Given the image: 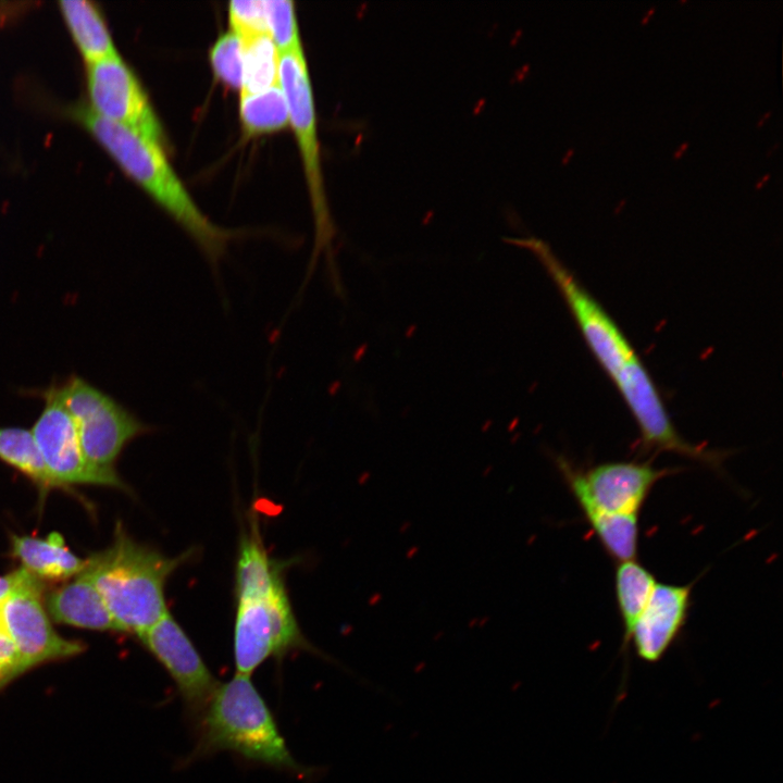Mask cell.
<instances>
[{
	"label": "cell",
	"mask_w": 783,
	"mask_h": 783,
	"mask_svg": "<svg viewBox=\"0 0 783 783\" xmlns=\"http://www.w3.org/2000/svg\"><path fill=\"white\" fill-rule=\"evenodd\" d=\"M505 240L531 251L554 282L594 358L634 418L642 449L673 452L719 469L723 455L693 445L679 434L659 389L627 337L550 246L532 236Z\"/></svg>",
	"instance_id": "1"
},
{
	"label": "cell",
	"mask_w": 783,
	"mask_h": 783,
	"mask_svg": "<svg viewBox=\"0 0 783 783\" xmlns=\"http://www.w3.org/2000/svg\"><path fill=\"white\" fill-rule=\"evenodd\" d=\"M194 551L165 556L133 539L117 522L112 544L87 558L83 572L99 592L120 632L139 635L169 611L165 584Z\"/></svg>",
	"instance_id": "2"
},
{
	"label": "cell",
	"mask_w": 783,
	"mask_h": 783,
	"mask_svg": "<svg viewBox=\"0 0 783 783\" xmlns=\"http://www.w3.org/2000/svg\"><path fill=\"white\" fill-rule=\"evenodd\" d=\"M78 116L120 166L194 238L216 269L228 243L237 237L236 232L213 224L201 212L164 150L140 133L105 120L91 109L78 111Z\"/></svg>",
	"instance_id": "3"
},
{
	"label": "cell",
	"mask_w": 783,
	"mask_h": 783,
	"mask_svg": "<svg viewBox=\"0 0 783 783\" xmlns=\"http://www.w3.org/2000/svg\"><path fill=\"white\" fill-rule=\"evenodd\" d=\"M197 742L182 765L222 750L279 771L306 776L311 769L298 763L275 718L250 675L236 673L220 683L196 724Z\"/></svg>",
	"instance_id": "4"
},
{
	"label": "cell",
	"mask_w": 783,
	"mask_h": 783,
	"mask_svg": "<svg viewBox=\"0 0 783 783\" xmlns=\"http://www.w3.org/2000/svg\"><path fill=\"white\" fill-rule=\"evenodd\" d=\"M278 78L287 101L289 124L303 161L314 219V249L308 272H312L319 256L323 254L337 287V270L333 259L335 226L324 188L314 100L303 51L279 54Z\"/></svg>",
	"instance_id": "5"
},
{
	"label": "cell",
	"mask_w": 783,
	"mask_h": 783,
	"mask_svg": "<svg viewBox=\"0 0 783 783\" xmlns=\"http://www.w3.org/2000/svg\"><path fill=\"white\" fill-rule=\"evenodd\" d=\"M52 387L74 423L85 457L100 469L115 470L123 449L150 432L149 425L80 376Z\"/></svg>",
	"instance_id": "6"
},
{
	"label": "cell",
	"mask_w": 783,
	"mask_h": 783,
	"mask_svg": "<svg viewBox=\"0 0 783 783\" xmlns=\"http://www.w3.org/2000/svg\"><path fill=\"white\" fill-rule=\"evenodd\" d=\"M233 648L236 673L244 675H251L269 658L282 660L293 650L321 655L301 633L286 585L236 600Z\"/></svg>",
	"instance_id": "7"
},
{
	"label": "cell",
	"mask_w": 783,
	"mask_h": 783,
	"mask_svg": "<svg viewBox=\"0 0 783 783\" xmlns=\"http://www.w3.org/2000/svg\"><path fill=\"white\" fill-rule=\"evenodd\" d=\"M40 395L45 406L30 432L53 478L66 492L74 485H99L130 493L115 470L100 469L87 460L74 423L52 385Z\"/></svg>",
	"instance_id": "8"
},
{
	"label": "cell",
	"mask_w": 783,
	"mask_h": 783,
	"mask_svg": "<svg viewBox=\"0 0 783 783\" xmlns=\"http://www.w3.org/2000/svg\"><path fill=\"white\" fill-rule=\"evenodd\" d=\"M44 588V582L29 574L0 601V624L29 669L72 658L86 648L54 630L42 600Z\"/></svg>",
	"instance_id": "9"
},
{
	"label": "cell",
	"mask_w": 783,
	"mask_h": 783,
	"mask_svg": "<svg viewBox=\"0 0 783 783\" xmlns=\"http://www.w3.org/2000/svg\"><path fill=\"white\" fill-rule=\"evenodd\" d=\"M137 636L173 679L185 712L196 725L220 682L170 611Z\"/></svg>",
	"instance_id": "10"
},
{
	"label": "cell",
	"mask_w": 783,
	"mask_h": 783,
	"mask_svg": "<svg viewBox=\"0 0 783 783\" xmlns=\"http://www.w3.org/2000/svg\"><path fill=\"white\" fill-rule=\"evenodd\" d=\"M87 65L90 109L140 133L164 150L167 140L162 125L137 77L120 55Z\"/></svg>",
	"instance_id": "11"
},
{
	"label": "cell",
	"mask_w": 783,
	"mask_h": 783,
	"mask_svg": "<svg viewBox=\"0 0 783 783\" xmlns=\"http://www.w3.org/2000/svg\"><path fill=\"white\" fill-rule=\"evenodd\" d=\"M693 584L656 583L626 646L649 663L658 662L681 634L689 611Z\"/></svg>",
	"instance_id": "12"
},
{
	"label": "cell",
	"mask_w": 783,
	"mask_h": 783,
	"mask_svg": "<svg viewBox=\"0 0 783 783\" xmlns=\"http://www.w3.org/2000/svg\"><path fill=\"white\" fill-rule=\"evenodd\" d=\"M671 473V469H657L649 461H610L583 472L596 505L623 515H638L655 484Z\"/></svg>",
	"instance_id": "13"
},
{
	"label": "cell",
	"mask_w": 783,
	"mask_h": 783,
	"mask_svg": "<svg viewBox=\"0 0 783 783\" xmlns=\"http://www.w3.org/2000/svg\"><path fill=\"white\" fill-rule=\"evenodd\" d=\"M556 465L586 521L607 554L618 562L633 560L638 546V515L614 514L596 505L583 471L564 457H555Z\"/></svg>",
	"instance_id": "14"
},
{
	"label": "cell",
	"mask_w": 783,
	"mask_h": 783,
	"mask_svg": "<svg viewBox=\"0 0 783 783\" xmlns=\"http://www.w3.org/2000/svg\"><path fill=\"white\" fill-rule=\"evenodd\" d=\"M44 604L50 619L57 623L120 632L99 592L84 572L47 593Z\"/></svg>",
	"instance_id": "15"
},
{
	"label": "cell",
	"mask_w": 783,
	"mask_h": 783,
	"mask_svg": "<svg viewBox=\"0 0 783 783\" xmlns=\"http://www.w3.org/2000/svg\"><path fill=\"white\" fill-rule=\"evenodd\" d=\"M10 555L21 562V568L41 581L66 580L87 566V559L75 555L58 532L46 537L11 534Z\"/></svg>",
	"instance_id": "16"
},
{
	"label": "cell",
	"mask_w": 783,
	"mask_h": 783,
	"mask_svg": "<svg viewBox=\"0 0 783 783\" xmlns=\"http://www.w3.org/2000/svg\"><path fill=\"white\" fill-rule=\"evenodd\" d=\"M266 551L258 529L243 534L235 568V597L245 599L269 594L285 585L284 569Z\"/></svg>",
	"instance_id": "17"
},
{
	"label": "cell",
	"mask_w": 783,
	"mask_h": 783,
	"mask_svg": "<svg viewBox=\"0 0 783 783\" xmlns=\"http://www.w3.org/2000/svg\"><path fill=\"white\" fill-rule=\"evenodd\" d=\"M60 10L87 64L119 57L107 25L94 5L84 0L60 1Z\"/></svg>",
	"instance_id": "18"
},
{
	"label": "cell",
	"mask_w": 783,
	"mask_h": 783,
	"mask_svg": "<svg viewBox=\"0 0 783 783\" xmlns=\"http://www.w3.org/2000/svg\"><path fill=\"white\" fill-rule=\"evenodd\" d=\"M0 460L12 467L37 487L41 504L52 489H64L50 474L30 431L0 426Z\"/></svg>",
	"instance_id": "19"
},
{
	"label": "cell",
	"mask_w": 783,
	"mask_h": 783,
	"mask_svg": "<svg viewBox=\"0 0 783 783\" xmlns=\"http://www.w3.org/2000/svg\"><path fill=\"white\" fill-rule=\"evenodd\" d=\"M656 583L652 573L635 559L619 562L614 574V588L623 625L624 645L644 611Z\"/></svg>",
	"instance_id": "20"
},
{
	"label": "cell",
	"mask_w": 783,
	"mask_h": 783,
	"mask_svg": "<svg viewBox=\"0 0 783 783\" xmlns=\"http://www.w3.org/2000/svg\"><path fill=\"white\" fill-rule=\"evenodd\" d=\"M239 113L248 135L281 130L289 124L287 101L279 84L256 94H240Z\"/></svg>",
	"instance_id": "21"
},
{
	"label": "cell",
	"mask_w": 783,
	"mask_h": 783,
	"mask_svg": "<svg viewBox=\"0 0 783 783\" xmlns=\"http://www.w3.org/2000/svg\"><path fill=\"white\" fill-rule=\"evenodd\" d=\"M240 94H256L279 84V53L268 33L243 42Z\"/></svg>",
	"instance_id": "22"
},
{
	"label": "cell",
	"mask_w": 783,
	"mask_h": 783,
	"mask_svg": "<svg viewBox=\"0 0 783 783\" xmlns=\"http://www.w3.org/2000/svg\"><path fill=\"white\" fill-rule=\"evenodd\" d=\"M268 34L279 54L303 51L294 2L290 0L264 1Z\"/></svg>",
	"instance_id": "23"
},
{
	"label": "cell",
	"mask_w": 783,
	"mask_h": 783,
	"mask_svg": "<svg viewBox=\"0 0 783 783\" xmlns=\"http://www.w3.org/2000/svg\"><path fill=\"white\" fill-rule=\"evenodd\" d=\"M210 62L215 76L225 85L241 89L244 47L234 32L221 35L210 49Z\"/></svg>",
	"instance_id": "24"
},
{
	"label": "cell",
	"mask_w": 783,
	"mask_h": 783,
	"mask_svg": "<svg viewBox=\"0 0 783 783\" xmlns=\"http://www.w3.org/2000/svg\"><path fill=\"white\" fill-rule=\"evenodd\" d=\"M228 18L232 32L240 38L241 42L268 33L264 1H231Z\"/></svg>",
	"instance_id": "25"
},
{
	"label": "cell",
	"mask_w": 783,
	"mask_h": 783,
	"mask_svg": "<svg viewBox=\"0 0 783 783\" xmlns=\"http://www.w3.org/2000/svg\"><path fill=\"white\" fill-rule=\"evenodd\" d=\"M27 670L29 668L0 624V691Z\"/></svg>",
	"instance_id": "26"
},
{
	"label": "cell",
	"mask_w": 783,
	"mask_h": 783,
	"mask_svg": "<svg viewBox=\"0 0 783 783\" xmlns=\"http://www.w3.org/2000/svg\"><path fill=\"white\" fill-rule=\"evenodd\" d=\"M30 573L23 568L0 575V601L16 586L23 583Z\"/></svg>",
	"instance_id": "27"
},
{
	"label": "cell",
	"mask_w": 783,
	"mask_h": 783,
	"mask_svg": "<svg viewBox=\"0 0 783 783\" xmlns=\"http://www.w3.org/2000/svg\"><path fill=\"white\" fill-rule=\"evenodd\" d=\"M688 146H689V142H688V141L683 142V144L678 148V150L674 152V157H673V158H674L675 160L680 159V158L683 156V153L687 150Z\"/></svg>",
	"instance_id": "28"
},
{
	"label": "cell",
	"mask_w": 783,
	"mask_h": 783,
	"mask_svg": "<svg viewBox=\"0 0 783 783\" xmlns=\"http://www.w3.org/2000/svg\"><path fill=\"white\" fill-rule=\"evenodd\" d=\"M769 178H770V174L768 173L756 184V186H755L756 189H760Z\"/></svg>",
	"instance_id": "29"
},
{
	"label": "cell",
	"mask_w": 783,
	"mask_h": 783,
	"mask_svg": "<svg viewBox=\"0 0 783 783\" xmlns=\"http://www.w3.org/2000/svg\"><path fill=\"white\" fill-rule=\"evenodd\" d=\"M771 115V112H767L757 123V126L760 127L763 125V123L767 121V119Z\"/></svg>",
	"instance_id": "30"
},
{
	"label": "cell",
	"mask_w": 783,
	"mask_h": 783,
	"mask_svg": "<svg viewBox=\"0 0 783 783\" xmlns=\"http://www.w3.org/2000/svg\"><path fill=\"white\" fill-rule=\"evenodd\" d=\"M624 203H625V199H622V201H621L620 206H619V207H617V210H616V212H618V211L620 210V208H621V207H622V206H623Z\"/></svg>",
	"instance_id": "31"
}]
</instances>
